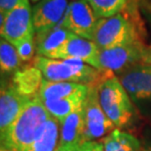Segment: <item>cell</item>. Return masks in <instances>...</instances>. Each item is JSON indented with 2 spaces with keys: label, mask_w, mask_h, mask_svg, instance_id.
<instances>
[{
  "label": "cell",
  "mask_w": 151,
  "mask_h": 151,
  "mask_svg": "<svg viewBox=\"0 0 151 151\" xmlns=\"http://www.w3.org/2000/svg\"><path fill=\"white\" fill-rule=\"evenodd\" d=\"M32 65L40 70L44 80L77 83L88 86L97 83L103 72L80 59H51L37 55Z\"/></svg>",
  "instance_id": "cell-3"
},
{
  "label": "cell",
  "mask_w": 151,
  "mask_h": 151,
  "mask_svg": "<svg viewBox=\"0 0 151 151\" xmlns=\"http://www.w3.org/2000/svg\"><path fill=\"white\" fill-rule=\"evenodd\" d=\"M22 0H0V13H7Z\"/></svg>",
  "instance_id": "cell-24"
},
{
  "label": "cell",
  "mask_w": 151,
  "mask_h": 151,
  "mask_svg": "<svg viewBox=\"0 0 151 151\" xmlns=\"http://www.w3.org/2000/svg\"><path fill=\"white\" fill-rule=\"evenodd\" d=\"M16 49L18 51L21 60L23 62H29L35 59V54L37 53V43H35V37H28L25 40L21 41L17 44Z\"/></svg>",
  "instance_id": "cell-22"
},
{
  "label": "cell",
  "mask_w": 151,
  "mask_h": 151,
  "mask_svg": "<svg viewBox=\"0 0 151 151\" xmlns=\"http://www.w3.org/2000/svg\"><path fill=\"white\" fill-rule=\"evenodd\" d=\"M73 35V32H71L61 25L50 31L35 35L37 54L39 56L49 57Z\"/></svg>",
  "instance_id": "cell-15"
},
{
  "label": "cell",
  "mask_w": 151,
  "mask_h": 151,
  "mask_svg": "<svg viewBox=\"0 0 151 151\" xmlns=\"http://www.w3.org/2000/svg\"><path fill=\"white\" fill-rule=\"evenodd\" d=\"M0 151H15V150H12V149H10V148H8V147H5V146L1 145V148H0Z\"/></svg>",
  "instance_id": "cell-26"
},
{
  "label": "cell",
  "mask_w": 151,
  "mask_h": 151,
  "mask_svg": "<svg viewBox=\"0 0 151 151\" xmlns=\"http://www.w3.org/2000/svg\"><path fill=\"white\" fill-rule=\"evenodd\" d=\"M23 61L21 60L16 47L1 37L0 40V68L4 74L16 73L20 70Z\"/></svg>",
  "instance_id": "cell-20"
},
{
  "label": "cell",
  "mask_w": 151,
  "mask_h": 151,
  "mask_svg": "<svg viewBox=\"0 0 151 151\" xmlns=\"http://www.w3.org/2000/svg\"><path fill=\"white\" fill-rule=\"evenodd\" d=\"M143 40V32L134 18L121 11L115 16L99 19L92 41L99 49H108Z\"/></svg>",
  "instance_id": "cell-4"
},
{
  "label": "cell",
  "mask_w": 151,
  "mask_h": 151,
  "mask_svg": "<svg viewBox=\"0 0 151 151\" xmlns=\"http://www.w3.org/2000/svg\"><path fill=\"white\" fill-rule=\"evenodd\" d=\"M140 151H151V145H147L146 147H143L141 148Z\"/></svg>",
  "instance_id": "cell-27"
},
{
  "label": "cell",
  "mask_w": 151,
  "mask_h": 151,
  "mask_svg": "<svg viewBox=\"0 0 151 151\" xmlns=\"http://www.w3.org/2000/svg\"><path fill=\"white\" fill-rule=\"evenodd\" d=\"M87 92L88 88L69 97L56 99V100H45L42 102L50 116L55 118L60 124H62L68 116L83 106Z\"/></svg>",
  "instance_id": "cell-16"
},
{
  "label": "cell",
  "mask_w": 151,
  "mask_h": 151,
  "mask_svg": "<svg viewBox=\"0 0 151 151\" xmlns=\"http://www.w3.org/2000/svg\"><path fill=\"white\" fill-rule=\"evenodd\" d=\"M96 87L102 110L115 127L125 128L131 125L135 110L132 98L118 76L111 71H103Z\"/></svg>",
  "instance_id": "cell-1"
},
{
  "label": "cell",
  "mask_w": 151,
  "mask_h": 151,
  "mask_svg": "<svg viewBox=\"0 0 151 151\" xmlns=\"http://www.w3.org/2000/svg\"><path fill=\"white\" fill-rule=\"evenodd\" d=\"M32 2H38L39 0H32Z\"/></svg>",
  "instance_id": "cell-28"
},
{
  "label": "cell",
  "mask_w": 151,
  "mask_h": 151,
  "mask_svg": "<svg viewBox=\"0 0 151 151\" xmlns=\"http://www.w3.org/2000/svg\"><path fill=\"white\" fill-rule=\"evenodd\" d=\"M98 21L87 0H74L69 3L61 26L78 37L92 40Z\"/></svg>",
  "instance_id": "cell-8"
},
{
  "label": "cell",
  "mask_w": 151,
  "mask_h": 151,
  "mask_svg": "<svg viewBox=\"0 0 151 151\" xmlns=\"http://www.w3.org/2000/svg\"><path fill=\"white\" fill-rule=\"evenodd\" d=\"M59 125L58 121L49 115L35 140L26 151H56L60 142Z\"/></svg>",
  "instance_id": "cell-14"
},
{
  "label": "cell",
  "mask_w": 151,
  "mask_h": 151,
  "mask_svg": "<svg viewBox=\"0 0 151 151\" xmlns=\"http://www.w3.org/2000/svg\"><path fill=\"white\" fill-rule=\"evenodd\" d=\"M98 53L99 48L92 40L74 35L47 58L61 60L80 59L97 70H100L98 64Z\"/></svg>",
  "instance_id": "cell-11"
},
{
  "label": "cell",
  "mask_w": 151,
  "mask_h": 151,
  "mask_svg": "<svg viewBox=\"0 0 151 151\" xmlns=\"http://www.w3.org/2000/svg\"><path fill=\"white\" fill-rule=\"evenodd\" d=\"M0 34L14 46L28 37H35L32 8L29 0H22L7 13H0Z\"/></svg>",
  "instance_id": "cell-6"
},
{
  "label": "cell",
  "mask_w": 151,
  "mask_h": 151,
  "mask_svg": "<svg viewBox=\"0 0 151 151\" xmlns=\"http://www.w3.org/2000/svg\"><path fill=\"white\" fill-rule=\"evenodd\" d=\"M132 101L151 100V65L139 64L118 75Z\"/></svg>",
  "instance_id": "cell-9"
},
{
  "label": "cell",
  "mask_w": 151,
  "mask_h": 151,
  "mask_svg": "<svg viewBox=\"0 0 151 151\" xmlns=\"http://www.w3.org/2000/svg\"><path fill=\"white\" fill-rule=\"evenodd\" d=\"M88 88V86L69 81H50L43 80L40 89L38 92V97L42 101L56 100L65 97H69Z\"/></svg>",
  "instance_id": "cell-18"
},
{
  "label": "cell",
  "mask_w": 151,
  "mask_h": 151,
  "mask_svg": "<svg viewBox=\"0 0 151 151\" xmlns=\"http://www.w3.org/2000/svg\"><path fill=\"white\" fill-rule=\"evenodd\" d=\"M32 98L19 94L14 87L9 86L1 89L0 94V132L3 134Z\"/></svg>",
  "instance_id": "cell-12"
},
{
  "label": "cell",
  "mask_w": 151,
  "mask_h": 151,
  "mask_svg": "<svg viewBox=\"0 0 151 151\" xmlns=\"http://www.w3.org/2000/svg\"><path fill=\"white\" fill-rule=\"evenodd\" d=\"M83 143L95 141L115 129V125L103 112L99 103L96 83L89 86L83 105Z\"/></svg>",
  "instance_id": "cell-7"
},
{
  "label": "cell",
  "mask_w": 151,
  "mask_h": 151,
  "mask_svg": "<svg viewBox=\"0 0 151 151\" xmlns=\"http://www.w3.org/2000/svg\"><path fill=\"white\" fill-rule=\"evenodd\" d=\"M104 151H140L139 140L132 134L115 129L102 139Z\"/></svg>",
  "instance_id": "cell-19"
},
{
  "label": "cell",
  "mask_w": 151,
  "mask_h": 151,
  "mask_svg": "<svg viewBox=\"0 0 151 151\" xmlns=\"http://www.w3.org/2000/svg\"><path fill=\"white\" fill-rule=\"evenodd\" d=\"M98 64L101 71H111L117 75L135 65H151V45L139 40L122 46L99 49Z\"/></svg>",
  "instance_id": "cell-5"
},
{
  "label": "cell",
  "mask_w": 151,
  "mask_h": 151,
  "mask_svg": "<svg viewBox=\"0 0 151 151\" xmlns=\"http://www.w3.org/2000/svg\"><path fill=\"white\" fill-rule=\"evenodd\" d=\"M56 151H81V145H64L58 146Z\"/></svg>",
  "instance_id": "cell-25"
},
{
  "label": "cell",
  "mask_w": 151,
  "mask_h": 151,
  "mask_svg": "<svg viewBox=\"0 0 151 151\" xmlns=\"http://www.w3.org/2000/svg\"><path fill=\"white\" fill-rule=\"evenodd\" d=\"M99 19L109 18L125 9L128 0H87Z\"/></svg>",
  "instance_id": "cell-21"
},
{
  "label": "cell",
  "mask_w": 151,
  "mask_h": 151,
  "mask_svg": "<svg viewBox=\"0 0 151 151\" xmlns=\"http://www.w3.org/2000/svg\"><path fill=\"white\" fill-rule=\"evenodd\" d=\"M48 117L49 113L38 95L32 98L14 123L1 134V145L15 151H26Z\"/></svg>",
  "instance_id": "cell-2"
},
{
  "label": "cell",
  "mask_w": 151,
  "mask_h": 151,
  "mask_svg": "<svg viewBox=\"0 0 151 151\" xmlns=\"http://www.w3.org/2000/svg\"><path fill=\"white\" fill-rule=\"evenodd\" d=\"M81 151H104L101 141H86L81 145Z\"/></svg>",
  "instance_id": "cell-23"
},
{
  "label": "cell",
  "mask_w": 151,
  "mask_h": 151,
  "mask_svg": "<svg viewBox=\"0 0 151 151\" xmlns=\"http://www.w3.org/2000/svg\"><path fill=\"white\" fill-rule=\"evenodd\" d=\"M43 75L35 66H27L14 73L11 86L19 94L29 98L35 97L43 81Z\"/></svg>",
  "instance_id": "cell-13"
},
{
  "label": "cell",
  "mask_w": 151,
  "mask_h": 151,
  "mask_svg": "<svg viewBox=\"0 0 151 151\" xmlns=\"http://www.w3.org/2000/svg\"><path fill=\"white\" fill-rule=\"evenodd\" d=\"M68 7L67 0H39L32 7L35 35L50 31L61 25Z\"/></svg>",
  "instance_id": "cell-10"
},
{
  "label": "cell",
  "mask_w": 151,
  "mask_h": 151,
  "mask_svg": "<svg viewBox=\"0 0 151 151\" xmlns=\"http://www.w3.org/2000/svg\"><path fill=\"white\" fill-rule=\"evenodd\" d=\"M59 146L81 145L83 134V106L68 116L60 124Z\"/></svg>",
  "instance_id": "cell-17"
}]
</instances>
